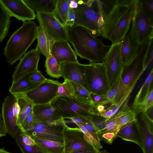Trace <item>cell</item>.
<instances>
[{"instance_id":"obj_21","label":"cell","mask_w":153,"mask_h":153,"mask_svg":"<svg viewBox=\"0 0 153 153\" xmlns=\"http://www.w3.org/2000/svg\"><path fill=\"white\" fill-rule=\"evenodd\" d=\"M135 4L122 17L113 28L108 39L112 45L121 42L127 35L134 16Z\"/></svg>"},{"instance_id":"obj_44","label":"cell","mask_w":153,"mask_h":153,"mask_svg":"<svg viewBox=\"0 0 153 153\" xmlns=\"http://www.w3.org/2000/svg\"><path fill=\"white\" fill-rule=\"evenodd\" d=\"M22 141L26 145L29 146H33L36 144L34 140L29 136L23 134L21 131Z\"/></svg>"},{"instance_id":"obj_35","label":"cell","mask_w":153,"mask_h":153,"mask_svg":"<svg viewBox=\"0 0 153 153\" xmlns=\"http://www.w3.org/2000/svg\"><path fill=\"white\" fill-rule=\"evenodd\" d=\"M118 0H97V12L104 19L118 3Z\"/></svg>"},{"instance_id":"obj_28","label":"cell","mask_w":153,"mask_h":153,"mask_svg":"<svg viewBox=\"0 0 153 153\" xmlns=\"http://www.w3.org/2000/svg\"><path fill=\"white\" fill-rule=\"evenodd\" d=\"M31 137L36 145L46 153H64L63 142Z\"/></svg>"},{"instance_id":"obj_45","label":"cell","mask_w":153,"mask_h":153,"mask_svg":"<svg viewBox=\"0 0 153 153\" xmlns=\"http://www.w3.org/2000/svg\"><path fill=\"white\" fill-rule=\"evenodd\" d=\"M68 120H65L66 123H73L76 124H80L83 125L86 120L81 118L79 117H74L68 119Z\"/></svg>"},{"instance_id":"obj_48","label":"cell","mask_w":153,"mask_h":153,"mask_svg":"<svg viewBox=\"0 0 153 153\" xmlns=\"http://www.w3.org/2000/svg\"><path fill=\"white\" fill-rule=\"evenodd\" d=\"M106 105H99L94 107L97 112L99 116L100 114L103 112L105 111L106 108Z\"/></svg>"},{"instance_id":"obj_31","label":"cell","mask_w":153,"mask_h":153,"mask_svg":"<svg viewBox=\"0 0 153 153\" xmlns=\"http://www.w3.org/2000/svg\"><path fill=\"white\" fill-rule=\"evenodd\" d=\"M70 0H57L55 8L52 13L63 25L66 26L70 8Z\"/></svg>"},{"instance_id":"obj_12","label":"cell","mask_w":153,"mask_h":153,"mask_svg":"<svg viewBox=\"0 0 153 153\" xmlns=\"http://www.w3.org/2000/svg\"><path fill=\"white\" fill-rule=\"evenodd\" d=\"M63 141L64 153L93 149L85 140L82 132L78 127L71 128L66 124L63 131Z\"/></svg>"},{"instance_id":"obj_29","label":"cell","mask_w":153,"mask_h":153,"mask_svg":"<svg viewBox=\"0 0 153 153\" xmlns=\"http://www.w3.org/2000/svg\"><path fill=\"white\" fill-rule=\"evenodd\" d=\"M134 122H131L123 126L118 131L116 138L119 137L123 140L134 143L141 148L140 138L134 130Z\"/></svg>"},{"instance_id":"obj_16","label":"cell","mask_w":153,"mask_h":153,"mask_svg":"<svg viewBox=\"0 0 153 153\" xmlns=\"http://www.w3.org/2000/svg\"><path fill=\"white\" fill-rule=\"evenodd\" d=\"M10 16L19 20L25 21L35 19L36 14L34 11L30 8L23 0H0Z\"/></svg>"},{"instance_id":"obj_11","label":"cell","mask_w":153,"mask_h":153,"mask_svg":"<svg viewBox=\"0 0 153 153\" xmlns=\"http://www.w3.org/2000/svg\"><path fill=\"white\" fill-rule=\"evenodd\" d=\"M137 0H118L117 4L104 20L103 30L98 37L108 39L114 27L122 17L135 4Z\"/></svg>"},{"instance_id":"obj_2","label":"cell","mask_w":153,"mask_h":153,"mask_svg":"<svg viewBox=\"0 0 153 153\" xmlns=\"http://www.w3.org/2000/svg\"><path fill=\"white\" fill-rule=\"evenodd\" d=\"M37 27L34 21H23L22 26L11 35L4 49V54L10 65L21 59L37 38Z\"/></svg>"},{"instance_id":"obj_6","label":"cell","mask_w":153,"mask_h":153,"mask_svg":"<svg viewBox=\"0 0 153 153\" xmlns=\"http://www.w3.org/2000/svg\"><path fill=\"white\" fill-rule=\"evenodd\" d=\"M78 6L74 9L75 25L85 27L98 37L104 27V20L100 14L95 11L85 1L78 0Z\"/></svg>"},{"instance_id":"obj_52","label":"cell","mask_w":153,"mask_h":153,"mask_svg":"<svg viewBox=\"0 0 153 153\" xmlns=\"http://www.w3.org/2000/svg\"><path fill=\"white\" fill-rule=\"evenodd\" d=\"M97 153H109L107 151L105 150L99 151Z\"/></svg>"},{"instance_id":"obj_36","label":"cell","mask_w":153,"mask_h":153,"mask_svg":"<svg viewBox=\"0 0 153 153\" xmlns=\"http://www.w3.org/2000/svg\"><path fill=\"white\" fill-rule=\"evenodd\" d=\"M76 125L82 132L84 138L87 142L97 152L100 151L102 148L100 140L91 134L83 125L80 124H76Z\"/></svg>"},{"instance_id":"obj_30","label":"cell","mask_w":153,"mask_h":153,"mask_svg":"<svg viewBox=\"0 0 153 153\" xmlns=\"http://www.w3.org/2000/svg\"><path fill=\"white\" fill-rule=\"evenodd\" d=\"M30 74L25 76L15 82H12L9 90L12 95L30 91L41 83L33 84L30 83L28 79Z\"/></svg>"},{"instance_id":"obj_10","label":"cell","mask_w":153,"mask_h":153,"mask_svg":"<svg viewBox=\"0 0 153 153\" xmlns=\"http://www.w3.org/2000/svg\"><path fill=\"white\" fill-rule=\"evenodd\" d=\"M121 45V42L112 45L102 62L105 67L110 88L123 70L120 54Z\"/></svg>"},{"instance_id":"obj_7","label":"cell","mask_w":153,"mask_h":153,"mask_svg":"<svg viewBox=\"0 0 153 153\" xmlns=\"http://www.w3.org/2000/svg\"><path fill=\"white\" fill-rule=\"evenodd\" d=\"M60 84L57 81L48 79L30 91L15 95L27 98L33 105L48 103L57 97L58 88Z\"/></svg>"},{"instance_id":"obj_47","label":"cell","mask_w":153,"mask_h":153,"mask_svg":"<svg viewBox=\"0 0 153 153\" xmlns=\"http://www.w3.org/2000/svg\"><path fill=\"white\" fill-rule=\"evenodd\" d=\"M13 114L17 120L19 113L20 108L19 106L16 101L14 104L13 108Z\"/></svg>"},{"instance_id":"obj_49","label":"cell","mask_w":153,"mask_h":153,"mask_svg":"<svg viewBox=\"0 0 153 153\" xmlns=\"http://www.w3.org/2000/svg\"><path fill=\"white\" fill-rule=\"evenodd\" d=\"M78 1L70 0L69 5L70 8L74 9L76 8L78 6Z\"/></svg>"},{"instance_id":"obj_50","label":"cell","mask_w":153,"mask_h":153,"mask_svg":"<svg viewBox=\"0 0 153 153\" xmlns=\"http://www.w3.org/2000/svg\"><path fill=\"white\" fill-rule=\"evenodd\" d=\"M96 151L94 149L92 150H80L76 151L72 153H97Z\"/></svg>"},{"instance_id":"obj_8","label":"cell","mask_w":153,"mask_h":153,"mask_svg":"<svg viewBox=\"0 0 153 153\" xmlns=\"http://www.w3.org/2000/svg\"><path fill=\"white\" fill-rule=\"evenodd\" d=\"M66 124L51 125L34 117L31 128L26 131L21 132L32 137L63 142V131Z\"/></svg>"},{"instance_id":"obj_24","label":"cell","mask_w":153,"mask_h":153,"mask_svg":"<svg viewBox=\"0 0 153 153\" xmlns=\"http://www.w3.org/2000/svg\"><path fill=\"white\" fill-rule=\"evenodd\" d=\"M37 43L36 49L46 58L51 55V50L54 41L40 25L37 27Z\"/></svg>"},{"instance_id":"obj_41","label":"cell","mask_w":153,"mask_h":153,"mask_svg":"<svg viewBox=\"0 0 153 153\" xmlns=\"http://www.w3.org/2000/svg\"><path fill=\"white\" fill-rule=\"evenodd\" d=\"M34 118L32 109L25 117L22 124L20 129L22 132L26 131L31 128L33 121Z\"/></svg>"},{"instance_id":"obj_15","label":"cell","mask_w":153,"mask_h":153,"mask_svg":"<svg viewBox=\"0 0 153 153\" xmlns=\"http://www.w3.org/2000/svg\"><path fill=\"white\" fill-rule=\"evenodd\" d=\"M40 57V53L36 49L25 53L16 67L12 76V82L36 71Z\"/></svg>"},{"instance_id":"obj_20","label":"cell","mask_w":153,"mask_h":153,"mask_svg":"<svg viewBox=\"0 0 153 153\" xmlns=\"http://www.w3.org/2000/svg\"><path fill=\"white\" fill-rule=\"evenodd\" d=\"M51 53L60 65L65 62H78L76 54L67 41L54 42Z\"/></svg>"},{"instance_id":"obj_22","label":"cell","mask_w":153,"mask_h":153,"mask_svg":"<svg viewBox=\"0 0 153 153\" xmlns=\"http://www.w3.org/2000/svg\"><path fill=\"white\" fill-rule=\"evenodd\" d=\"M121 42L120 54L123 65H128L137 55L140 46L134 41L128 34L126 35Z\"/></svg>"},{"instance_id":"obj_38","label":"cell","mask_w":153,"mask_h":153,"mask_svg":"<svg viewBox=\"0 0 153 153\" xmlns=\"http://www.w3.org/2000/svg\"><path fill=\"white\" fill-rule=\"evenodd\" d=\"M137 114L135 111L128 107L120 118L118 124L119 129L128 123L134 122L137 119Z\"/></svg>"},{"instance_id":"obj_27","label":"cell","mask_w":153,"mask_h":153,"mask_svg":"<svg viewBox=\"0 0 153 153\" xmlns=\"http://www.w3.org/2000/svg\"><path fill=\"white\" fill-rule=\"evenodd\" d=\"M153 69L152 68L136 95L131 108L135 110L137 106L145 99L151 89L153 88Z\"/></svg>"},{"instance_id":"obj_34","label":"cell","mask_w":153,"mask_h":153,"mask_svg":"<svg viewBox=\"0 0 153 153\" xmlns=\"http://www.w3.org/2000/svg\"><path fill=\"white\" fill-rule=\"evenodd\" d=\"M45 66L47 74L54 78L62 77L60 65L51 55L46 58Z\"/></svg>"},{"instance_id":"obj_18","label":"cell","mask_w":153,"mask_h":153,"mask_svg":"<svg viewBox=\"0 0 153 153\" xmlns=\"http://www.w3.org/2000/svg\"><path fill=\"white\" fill-rule=\"evenodd\" d=\"M85 65L78 62H65L60 64L62 77L73 81L87 90L85 82Z\"/></svg>"},{"instance_id":"obj_25","label":"cell","mask_w":153,"mask_h":153,"mask_svg":"<svg viewBox=\"0 0 153 153\" xmlns=\"http://www.w3.org/2000/svg\"><path fill=\"white\" fill-rule=\"evenodd\" d=\"M64 81L68 86L70 95V97L91 104L93 106L90 97L91 93L88 90L73 81L67 80H64Z\"/></svg>"},{"instance_id":"obj_14","label":"cell","mask_w":153,"mask_h":153,"mask_svg":"<svg viewBox=\"0 0 153 153\" xmlns=\"http://www.w3.org/2000/svg\"><path fill=\"white\" fill-rule=\"evenodd\" d=\"M123 71V70L105 95L108 103L114 105L119 109L130 97L136 85L127 86L123 83L122 78Z\"/></svg>"},{"instance_id":"obj_39","label":"cell","mask_w":153,"mask_h":153,"mask_svg":"<svg viewBox=\"0 0 153 153\" xmlns=\"http://www.w3.org/2000/svg\"><path fill=\"white\" fill-rule=\"evenodd\" d=\"M153 88H152L144 100L134 110L138 114L146 112L148 109L153 107Z\"/></svg>"},{"instance_id":"obj_5","label":"cell","mask_w":153,"mask_h":153,"mask_svg":"<svg viewBox=\"0 0 153 153\" xmlns=\"http://www.w3.org/2000/svg\"><path fill=\"white\" fill-rule=\"evenodd\" d=\"M131 29L128 34L140 45L153 38V22L143 11L141 0H137Z\"/></svg>"},{"instance_id":"obj_37","label":"cell","mask_w":153,"mask_h":153,"mask_svg":"<svg viewBox=\"0 0 153 153\" xmlns=\"http://www.w3.org/2000/svg\"><path fill=\"white\" fill-rule=\"evenodd\" d=\"M14 138L22 153H46L36 145L33 146L25 145L22 141L20 129L19 130Z\"/></svg>"},{"instance_id":"obj_13","label":"cell","mask_w":153,"mask_h":153,"mask_svg":"<svg viewBox=\"0 0 153 153\" xmlns=\"http://www.w3.org/2000/svg\"><path fill=\"white\" fill-rule=\"evenodd\" d=\"M139 133L143 153H153V120L146 112L142 113L138 121H134Z\"/></svg>"},{"instance_id":"obj_4","label":"cell","mask_w":153,"mask_h":153,"mask_svg":"<svg viewBox=\"0 0 153 153\" xmlns=\"http://www.w3.org/2000/svg\"><path fill=\"white\" fill-rule=\"evenodd\" d=\"M85 77L87 89L90 93L105 95L109 90L106 70L103 62H92L85 65Z\"/></svg>"},{"instance_id":"obj_23","label":"cell","mask_w":153,"mask_h":153,"mask_svg":"<svg viewBox=\"0 0 153 153\" xmlns=\"http://www.w3.org/2000/svg\"><path fill=\"white\" fill-rule=\"evenodd\" d=\"M32 111L34 117L41 121H56L64 119L51 105L50 103L34 105Z\"/></svg>"},{"instance_id":"obj_17","label":"cell","mask_w":153,"mask_h":153,"mask_svg":"<svg viewBox=\"0 0 153 153\" xmlns=\"http://www.w3.org/2000/svg\"><path fill=\"white\" fill-rule=\"evenodd\" d=\"M16 101L13 96H8L5 98L2 107V117L6 130L7 133L13 138L20 129L13 110Z\"/></svg>"},{"instance_id":"obj_51","label":"cell","mask_w":153,"mask_h":153,"mask_svg":"<svg viewBox=\"0 0 153 153\" xmlns=\"http://www.w3.org/2000/svg\"><path fill=\"white\" fill-rule=\"evenodd\" d=\"M0 153H12L5 150L4 148H0Z\"/></svg>"},{"instance_id":"obj_42","label":"cell","mask_w":153,"mask_h":153,"mask_svg":"<svg viewBox=\"0 0 153 153\" xmlns=\"http://www.w3.org/2000/svg\"><path fill=\"white\" fill-rule=\"evenodd\" d=\"M28 79L30 82L33 84L42 83L48 79L42 74L40 71L38 70L31 74Z\"/></svg>"},{"instance_id":"obj_43","label":"cell","mask_w":153,"mask_h":153,"mask_svg":"<svg viewBox=\"0 0 153 153\" xmlns=\"http://www.w3.org/2000/svg\"><path fill=\"white\" fill-rule=\"evenodd\" d=\"M75 20V15L74 9L69 8L66 26L69 27L73 26Z\"/></svg>"},{"instance_id":"obj_3","label":"cell","mask_w":153,"mask_h":153,"mask_svg":"<svg viewBox=\"0 0 153 153\" xmlns=\"http://www.w3.org/2000/svg\"><path fill=\"white\" fill-rule=\"evenodd\" d=\"M50 103L64 119L79 117L88 120L99 116L92 105L72 98L57 97Z\"/></svg>"},{"instance_id":"obj_1","label":"cell","mask_w":153,"mask_h":153,"mask_svg":"<svg viewBox=\"0 0 153 153\" xmlns=\"http://www.w3.org/2000/svg\"><path fill=\"white\" fill-rule=\"evenodd\" d=\"M68 41L73 45L76 55L90 62L103 61L111 45H105L102 39L82 26L68 27Z\"/></svg>"},{"instance_id":"obj_33","label":"cell","mask_w":153,"mask_h":153,"mask_svg":"<svg viewBox=\"0 0 153 153\" xmlns=\"http://www.w3.org/2000/svg\"><path fill=\"white\" fill-rule=\"evenodd\" d=\"M10 17L0 1V43L8 34L11 22Z\"/></svg>"},{"instance_id":"obj_32","label":"cell","mask_w":153,"mask_h":153,"mask_svg":"<svg viewBox=\"0 0 153 153\" xmlns=\"http://www.w3.org/2000/svg\"><path fill=\"white\" fill-rule=\"evenodd\" d=\"M15 98L20 108V111L17 120V124L19 128L24 119L32 110L33 105L27 98L18 95H13Z\"/></svg>"},{"instance_id":"obj_9","label":"cell","mask_w":153,"mask_h":153,"mask_svg":"<svg viewBox=\"0 0 153 153\" xmlns=\"http://www.w3.org/2000/svg\"><path fill=\"white\" fill-rule=\"evenodd\" d=\"M36 17L47 33L54 42L68 41V26L62 25L52 14L37 12Z\"/></svg>"},{"instance_id":"obj_26","label":"cell","mask_w":153,"mask_h":153,"mask_svg":"<svg viewBox=\"0 0 153 153\" xmlns=\"http://www.w3.org/2000/svg\"><path fill=\"white\" fill-rule=\"evenodd\" d=\"M31 10L37 12L52 14L56 6L57 0H23Z\"/></svg>"},{"instance_id":"obj_40","label":"cell","mask_w":153,"mask_h":153,"mask_svg":"<svg viewBox=\"0 0 153 153\" xmlns=\"http://www.w3.org/2000/svg\"><path fill=\"white\" fill-rule=\"evenodd\" d=\"M141 2L144 13L153 22V0H141Z\"/></svg>"},{"instance_id":"obj_19","label":"cell","mask_w":153,"mask_h":153,"mask_svg":"<svg viewBox=\"0 0 153 153\" xmlns=\"http://www.w3.org/2000/svg\"><path fill=\"white\" fill-rule=\"evenodd\" d=\"M128 100H126L117 112L106 121L105 128L99 134L100 140L111 144L116 138L117 133L120 130L118 125L120 118L128 107Z\"/></svg>"},{"instance_id":"obj_46","label":"cell","mask_w":153,"mask_h":153,"mask_svg":"<svg viewBox=\"0 0 153 153\" xmlns=\"http://www.w3.org/2000/svg\"><path fill=\"white\" fill-rule=\"evenodd\" d=\"M7 134L2 119V115L0 113V137L5 136Z\"/></svg>"}]
</instances>
